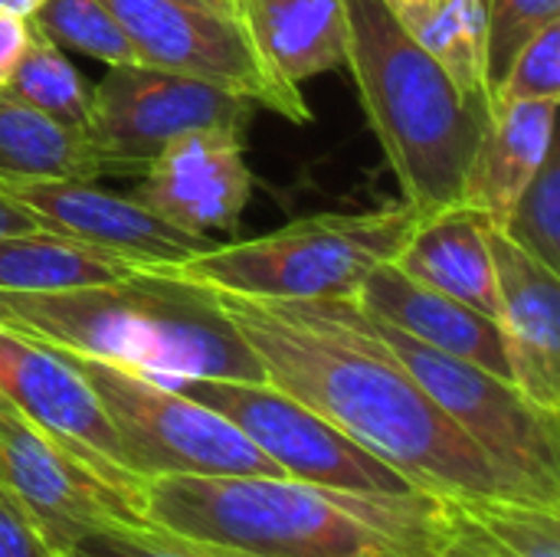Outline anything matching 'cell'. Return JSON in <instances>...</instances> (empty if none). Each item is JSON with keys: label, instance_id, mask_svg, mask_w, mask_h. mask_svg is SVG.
Instances as JSON below:
<instances>
[{"label": "cell", "instance_id": "14", "mask_svg": "<svg viewBox=\"0 0 560 557\" xmlns=\"http://www.w3.org/2000/svg\"><path fill=\"white\" fill-rule=\"evenodd\" d=\"M131 197L184 233H233L253 197L243 131L180 135L138 171Z\"/></svg>", "mask_w": 560, "mask_h": 557}, {"label": "cell", "instance_id": "17", "mask_svg": "<svg viewBox=\"0 0 560 557\" xmlns=\"http://www.w3.org/2000/svg\"><path fill=\"white\" fill-rule=\"evenodd\" d=\"M489 236L492 223L479 210L453 204L423 213L394 266L410 279L499 322V279Z\"/></svg>", "mask_w": 560, "mask_h": 557}, {"label": "cell", "instance_id": "28", "mask_svg": "<svg viewBox=\"0 0 560 557\" xmlns=\"http://www.w3.org/2000/svg\"><path fill=\"white\" fill-rule=\"evenodd\" d=\"M532 98L560 102V20L545 23L518 46L502 82L492 92V108Z\"/></svg>", "mask_w": 560, "mask_h": 557}, {"label": "cell", "instance_id": "9", "mask_svg": "<svg viewBox=\"0 0 560 557\" xmlns=\"http://www.w3.org/2000/svg\"><path fill=\"white\" fill-rule=\"evenodd\" d=\"M253 102L207 79L148 62L108 66L92 85L85 138L125 174H138L164 144L203 128L246 131Z\"/></svg>", "mask_w": 560, "mask_h": 557}, {"label": "cell", "instance_id": "7", "mask_svg": "<svg viewBox=\"0 0 560 557\" xmlns=\"http://www.w3.org/2000/svg\"><path fill=\"white\" fill-rule=\"evenodd\" d=\"M354 302V299H351ZM361 312V309H358ZM364 325L413 374L433 404L538 502L560 509V417L532 404L509 378L443 355L394 325L364 315Z\"/></svg>", "mask_w": 560, "mask_h": 557}, {"label": "cell", "instance_id": "2", "mask_svg": "<svg viewBox=\"0 0 560 557\" xmlns=\"http://www.w3.org/2000/svg\"><path fill=\"white\" fill-rule=\"evenodd\" d=\"M138 512L230 557H450L463 548L453 499L289 476H158L141 483Z\"/></svg>", "mask_w": 560, "mask_h": 557}, {"label": "cell", "instance_id": "35", "mask_svg": "<svg viewBox=\"0 0 560 557\" xmlns=\"http://www.w3.org/2000/svg\"><path fill=\"white\" fill-rule=\"evenodd\" d=\"M459 525H463V522H459ZM450 557H482V555H479V548H476V545L466 538V532H463V548H459V552H453Z\"/></svg>", "mask_w": 560, "mask_h": 557}, {"label": "cell", "instance_id": "30", "mask_svg": "<svg viewBox=\"0 0 560 557\" xmlns=\"http://www.w3.org/2000/svg\"><path fill=\"white\" fill-rule=\"evenodd\" d=\"M0 557H66L30 515V509L0 483Z\"/></svg>", "mask_w": 560, "mask_h": 557}, {"label": "cell", "instance_id": "22", "mask_svg": "<svg viewBox=\"0 0 560 557\" xmlns=\"http://www.w3.org/2000/svg\"><path fill=\"white\" fill-rule=\"evenodd\" d=\"M138 266L95 246L66 240L49 230L0 236V292L43 295L89 286H108Z\"/></svg>", "mask_w": 560, "mask_h": 557}, {"label": "cell", "instance_id": "19", "mask_svg": "<svg viewBox=\"0 0 560 557\" xmlns=\"http://www.w3.org/2000/svg\"><path fill=\"white\" fill-rule=\"evenodd\" d=\"M240 16L269 72L292 89L345 66L341 0H240Z\"/></svg>", "mask_w": 560, "mask_h": 557}, {"label": "cell", "instance_id": "18", "mask_svg": "<svg viewBox=\"0 0 560 557\" xmlns=\"http://www.w3.org/2000/svg\"><path fill=\"white\" fill-rule=\"evenodd\" d=\"M555 118L558 98L509 102L492 108L472 151L459 204L479 210L492 227H502L518 194L555 151Z\"/></svg>", "mask_w": 560, "mask_h": 557}, {"label": "cell", "instance_id": "15", "mask_svg": "<svg viewBox=\"0 0 560 557\" xmlns=\"http://www.w3.org/2000/svg\"><path fill=\"white\" fill-rule=\"evenodd\" d=\"M489 240L512 384L560 417V272L518 250L499 227H492Z\"/></svg>", "mask_w": 560, "mask_h": 557}, {"label": "cell", "instance_id": "12", "mask_svg": "<svg viewBox=\"0 0 560 557\" xmlns=\"http://www.w3.org/2000/svg\"><path fill=\"white\" fill-rule=\"evenodd\" d=\"M0 190H7L20 207H26L39 230L121 256L141 269L174 266L210 246L207 236L184 233L131 194L121 197L102 190L95 181L0 177Z\"/></svg>", "mask_w": 560, "mask_h": 557}, {"label": "cell", "instance_id": "33", "mask_svg": "<svg viewBox=\"0 0 560 557\" xmlns=\"http://www.w3.org/2000/svg\"><path fill=\"white\" fill-rule=\"evenodd\" d=\"M184 3H190V7H203V10H213V13H223V16H236V20H243V16H240V3H236V0H184Z\"/></svg>", "mask_w": 560, "mask_h": 557}, {"label": "cell", "instance_id": "21", "mask_svg": "<svg viewBox=\"0 0 560 557\" xmlns=\"http://www.w3.org/2000/svg\"><path fill=\"white\" fill-rule=\"evenodd\" d=\"M384 3L394 13V20L404 26V33L423 53H430L469 98L489 105L486 0H384Z\"/></svg>", "mask_w": 560, "mask_h": 557}, {"label": "cell", "instance_id": "3", "mask_svg": "<svg viewBox=\"0 0 560 557\" xmlns=\"http://www.w3.org/2000/svg\"><path fill=\"white\" fill-rule=\"evenodd\" d=\"M0 325L164 384L184 378L266 381L259 358L210 289L141 266L108 286L43 295L0 292Z\"/></svg>", "mask_w": 560, "mask_h": 557}, {"label": "cell", "instance_id": "29", "mask_svg": "<svg viewBox=\"0 0 560 557\" xmlns=\"http://www.w3.org/2000/svg\"><path fill=\"white\" fill-rule=\"evenodd\" d=\"M486 13H489L486 85H489V105H492V92L502 82L518 46L532 33H538L545 23L560 20V0H486Z\"/></svg>", "mask_w": 560, "mask_h": 557}, {"label": "cell", "instance_id": "27", "mask_svg": "<svg viewBox=\"0 0 560 557\" xmlns=\"http://www.w3.org/2000/svg\"><path fill=\"white\" fill-rule=\"evenodd\" d=\"M66 557H230L207 548L194 538L158 529L144 519L138 522H105L79 532Z\"/></svg>", "mask_w": 560, "mask_h": 557}, {"label": "cell", "instance_id": "34", "mask_svg": "<svg viewBox=\"0 0 560 557\" xmlns=\"http://www.w3.org/2000/svg\"><path fill=\"white\" fill-rule=\"evenodd\" d=\"M39 3H43V0H0L3 10H13V13H20V16H30Z\"/></svg>", "mask_w": 560, "mask_h": 557}, {"label": "cell", "instance_id": "32", "mask_svg": "<svg viewBox=\"0 0 560 557\" xmlns=\"http://www.w3.org/2000/svg\"><path fill=\"white\" fill-rule=\"evenodd\" d=\"M39 223L30 217L26 207H20L7 190H0V236H16V233H33Z\"/></svg>", "mask_w": 560, "mask_h": 557}, {"label": "cell", "instance_id": "8", "mask_svg": "<svg viewBox=\"0 0 560 557\" xmlns=\"http://www.w3.org/2000/svg\"><path fill=\"white\" fill-rule=\"evenodd\" d=\"M171 387L223 414L289 479L351 492H420L397 469L269 381L184 378Z\"/></svg>", "mask_w": 560, "mask_h": 557}, {"label": "cell", "instance_id": "4", "mask_svg": "<svg viewBox=\"0 0 560 557\" xmlns=\"http://www.w3.org/2000/svg\"><path fill=\"white\" fill-rule=\"evenodd\" d=\"M348 23L345 66L361 108L397 177L400 197L423 213L459 204L472 151L492 108L469 98L423 53L384 0H341Z\"/></svg>", "mask_w": 560, "mask_h": 557}, {"label": "cell", "instance_id": "6", "mask_svg": "<svg viewBox=\"0 0 560 557\" xmlns=\"http://www.w3.org/2000/svg\"><path fill=\"white\" fill-rule=\"evenodd\" d=\"M56 351L95 391L141 483L158 476H285L223 414L184 391L135 368Z\"/></svg>", "mask_w": 560, "mask_h": 557}, {"label": "cell", "instance_id": "13", "mask_svg": "<svg viewBox=\"0 0 560 557\" xmlns=\"http://www.w3.org/2000/svg\"><path fill=\"white\" fill-rule=\"evenodd\" d=\"M0 483L30 509L46 538L66 555L72 538L105 522H138L141 515L62 443L39 430L0 394Z\"/></svg>", "mask_w": 560, "mask_h": 557}, {"label": "cell", "instance_id": "23", "mask_svg": "<svg viewBox=\"0 0 560 557\" xmlns=\"http://www.w3.org/2000/svg\"><path fill=\"white\" fill-rule=\"evenodd\" d=\"M482 557H560V509L525 499H453Z\"/></svg>", "mask_w": 560, "mask_h": 557}, {"label": "cell", "instance_id": "5", "mask_svg": "<svg viewBox=\"0 0 560 557\" xmlns=\"http://www.w3.org/2000/svg\"><path fill=\"white\" fill-rule=\"evenodd\" d=\"M420 220L423 210L404 197L374 210L315 213L253 240L210 243L184 263L151 272L266 302L351 299L377 266L397 259Z\"/></svg>", "mask_w": 560, "mask_h": 557}, {"label": "cell", "instance_id": "31", "mask_svg": "<svg viewBox=\"0 0 560 557\" xmlns=\"http://www.w3.org/2000/svg\"><path fill=\"white\" fill-rule=\"evenodd\" d=\"M30 39V16H20L13 10L0 7V92L7 89L23 49Z\"/></svg>", "mask_w": 560, "mask_h": 557}, {"label": "cell", "instance_id": "24", "mask_svg": "<svg viewBox=\"0 0 560 557\" xmlns=\"http://www.w3.org/2000/svg\"><path fill=\"white\" fill-rule=\"evenodd\" d=\"M3 92L62 128L85 131V125H89V105H92L89 82L69 62L66 49L59 43H52L33 23H30L26 49H23Z\"/></svg>", "mask_w": 560, "mask_h": 557}, {"label": "cell", "instance_id": "25", "mask_svg": "<svg viewBox=\"0 0 560 557\" xmlns=\"http://www.w3.org/2000/svg\"><path fill=\"white\" fill-rule=\"evenodd\" d=\"M30 23L62 49H75L105 66L138 62L135 46L105 0H43Z\"/></svg>", "mask_w": 560, "mask_h": 557}, {"label": "cell", "instance_id": "36", "mask_svg": "<svg viewBox=\"0 0 560 557\" xmlns=\"http://www.w3.org/2000/svg\"><path fill=\"white\" fill-rule=\"evenodd\" d=\"M236 3H240V0H236Z\"/></svg>", "mask_w": 560, "mask_h": 557}, {"label": "cell", "instance_id": "20", "mask_svg": "<svg viewBox=\"0 0 560 557\" xmlns=\"http://www.w3.org/2000/svg\"><path fill=\"white\" fill-rule=\"evenodd\" d=\"M125 174L82 131L62 128L13 95L0 92V177H75Z\"/></svg>", "mask_w": 560, "mask_h": 557}, {"label": "cell", "instance_id": "10", "mask_svg": "<svg viewBox=\"0 0 560 557\" xmlns=\"http://www.w3.org/2000/svg\"><path fill=\"white\" fill-rule=\"evenodd\" d=\"M125 26L138 62L207 79L269 108L285 121L308 125L312 112L302 89L279 82L253 46L243 20L184 0H105Z\"/></svg>", "mask_w": 560, "mask_h": 557}, {"label": "cell", "instance_id": "26", "mask_svg": "<svg viewBox=\"0 0 560 557\" xmlns=\"http://www.w3.org/2000/svg\"><path fill=\"white\" fill-rule=\"evenodd\" d=\"M518 250L560 272V158L551 151L499 227Z\"/></svg>", "mask_w": 560, "mask_h": 557}, {"label": "cell", "instance_id": "1", "mask_svg": "<svg viewBox=\"0 0 560 557\" xmlns=\"http://www.w3.org/2000/svg\"><path fill=\"white\" fill-rule=\"evenodd\" d=\"M213 295L259 358L269 384L312 407L413 489L440 499L538 502L433 404L364 325L351 299L266 302Z\"/></svg>", "mask_w": 560, "mask_h": 557}, {"label": "cell", "instance_id": "11", "mask_svg": "<svg viewBox=\"0 0 560 557\" xmlns=\"http://www.w3.org/2000/svg\"><path fill=\"white\" fill-rule=\"evenodd\" d=\"M0 394L138 512L141 479L95 391L56 348L0 325Z\"/></svg>", "mask_w": 560, "mask_h": 557}, {"label": "cell", "instance_id": "16", "mask_svg": "<svg viewBox=\"0 0 560 557\" xmlns=\"http://www.w3.org/2000/svg\"><path fill=\"white\" fill-rule=\"evenodd\" d=\"M351 299L364 315L381 318V322L394 325L397 332H404L443 355L463 358L469 364H479V368L512 381L502 325L495 318L410 279L394 263L377 266Z\"/></svg>", "mask_w": 560, "mask_h": 557}]
</instances>
